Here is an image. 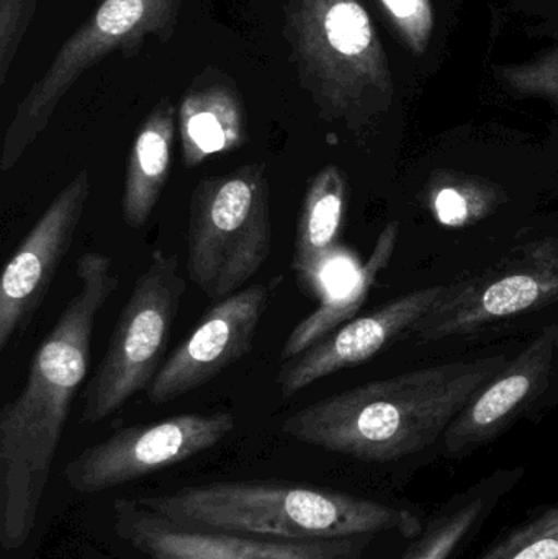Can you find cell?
<instances>
[{"label":"cell","mask_w":558,"mask_h":559,"mask_svg":"<svg viewBox=\"0 0 558 559\" xmlns=\"http://www.w3.org/2000/svg\"><path fill=\"white\" fill-rule=\"evenodd\" d=\"M556 301L558 236H553L518 246L482 274L448 286L413 332L422 341H441Z\"/></svg>","instance_id":"8"},{"label":"cell","mask_w":558,"mask_h":559,"mask_svg":"<svg viewBox=\"0 0 558 559\" xmlns=\"http://www.w3.org/2000/svg\"><path fill=\"white\" fill-rule=\"evenodd\" d=\"M510 364L503 355L452 361L370 381L301 407L282 423L292 439L363 462L415 455Z\"/></svg>","instance_id":"2"},{"label":"cell","mask_w":558,"mask_h":559,"mask_svg":"<svg viewBox=\"0 0 558 559\" xmlns=\"http://www.w3.org/2000/svg\"><path fill=\"white\" fill-rule=\"evenodd\" d=\"M180 146L183 166H202L210 157L231 153L246 143V114L238 92L210 85L190 92L180 104Z\"/></svg>","instance_id":"18"},{"label":"cell","mask_w":558,"mask_h":559,"mask_svg":"<svg viewBox=\"0 0 558 559\" xmlns=\"http://www.w3.org/2000/svg\"><path fill=\"white\" fill-rule=\"evenodd\" d=\"M347 180L340 167L324 166L308 183L295 231L292 269L298 282L320 292L331 262L346 210Z\"/></svg>","instance_id":"15"},{"label":"cell","mask_w":558,"mask_h":559,"mask_svg":"<svg viewBox=\"0 0 558 559\" xmlns=\"http://www.w3.org/2000/svg\"><path fill=\"white\" fill-rule=\"evenodd\" d=\"M446 288L448 286H429L393 299L370 314L347 321L313 347L284 361L277 374L282 396H294L323 378L376 357L387 345L415 331L442 298Z\"/></svg>","instance_id":"14"},{"label":"cell","mask_w":558,"mask_h":559,"mask_svg":"<svg viewBox=\"0 0 558 559\" xmlns=\"http://www.w3.org/2000/svg\"><path fill=\"white\" fill-rule=\"evenodd\" d=\"M282 282L284 277L277 275L219 299L164 361L146 390L147 401L156 406L173 403L241 361L252 350L259 324Z\"/></svg>","instance_id":"11"},{"label":"cell","mask_w":558,"mask_h":559,"mask_svg":"<svg viewBox=\"0 0 558 559\" xmlns=\"http://www.w3.org/2000/svg\"><path fill=\"white\" fill-rule=\"evenodd\" d=\"M187 282L176 255L156 249L134 282L108 341L107 350L84 391L82 423L114 416L147 390L163 367Z\"/></svg>","instance_id":"6"},{"label":"cell","mask_w":558,"mask_h":559,"mask_svg":"<svg viewBox=\"0 0 558 559\" xmlns=\"http://www.w3.org/2000/svg\"><path fill=\"white\" fill-rule=\"evenodd\" d=\"M399 236L400 223L390 222L377 238L366 264L357 269L353 278L337 292L328 293L323 302L295 325L282 348V361L290 360L307 348L313 347L324 335L330 334L341 324H346L363 308L377 278L389 267L395 254Z\"/></svg>","instance_id":"19"},{"label":"cell","mask_w":558,"mask_h":559,"mask_svg":"<svg viewBox=\"0 0 558 559\" xmlns=\"http://www.w3.org/2000/svg\"><path fill=\"white\" fill-rule=\"evenodd\" d=\"M287 36L324 118L360 123L389 104L392 72L359 0H292Z\"/></svg>","instance_id":"4"},{"label":"cell","mask_w":558,"mask_h":559,"mask_svg":"<svg viewBox=\"0 0 558 559\" xmlns=\"http://www.w3.org/2000/svg\"><path fill=\"white\" fill-rule=\"evenodd\" d=\"M78 292L33 354L22 391L0 411V547L15 551L32 537L72 401L91 367L98 312L120 278L102 252L75 267Z\"/></svg>","instance_id":"1"},{"label":"cell","mask_w":558,"mask_h":559,"mask_svg":"<svg viewBox=\"0 0 558 559\" xmlns=\"http://www.w3.org/2000/svg\"><path fill=\"white\" fill-rule=\"evenodd\" d=\"M558 377V324H550L495 377L446 430L449 456L497 439L544 400Z\"/></svg>","instance_id":"13"},{"label":"cell","mask_w":558,"mask_h":559,"mask_svg":"<svg viewBox=\"0 0 558 559\" xmlns=\"http://www.w3.org/2000/svg\"><path fill=\"white\" fill-rule=\"evenodd\" d=\"M428 189L429 206L436 219L452 228L472 225L485 218L503 200V193L491 183L454 173L432 177Z\"/></svg>","instance_id":"20"},{"label":"cell","mask_w":558,"mask_h":559,"mask_svg":"<svg viewBox=\"0 0 558 559\" xmlns=\"http://www.w3.org/2000/svg\"><path fill=\"white\" fill-rule=\"evenodd\" d=\"M35 10V0H0V78L5 81L7 69L15 55L23 32Z\"/></svg>","instance_id":"24"},{"label":"cell","mask_w":558,"mask_h":559,"mask_svg":"<svg viewBox=\"0 0 558 559\" xmlns=\"http://www.w3.org/2000/svg\"><path fill=\"white\" fill-rule=\"evenodd\" d=\"M379 3L406 46L423 55L435 29L431 0H379Z\"/></svg>","instance_id":"22"},{"label":"cell","mask_w":558,"mask_h":559,"mask_svg":"<svg viewBox=\"0 0 558 559\" xmlns=\"http://www.w3.org/2000/svg\"><path fill=\"white\" fill-rule=\"evenodd\" d=\"M477 559H558V499L511 528Z\"/></svg>","instance_id":"21"},{"label":"cell","mask_w":558,"mask_h":559,"mask_svg":"<svg viewBox=\"0 0 558 559\" xmlns=\"http://www.w3.org/2000/svg\"><path fill=\"white\" fill-rule=\"evenodd\" d=\"M523 468H501L452 496L435 512L400 559H451L478 534L523 479Z\"/></svg>","instance_id":"16"},{"label":"cell","mask_w":558,"mask_h":559,"mask_svg":"<svg viewBox=\"0 0 558 559\" xmlns=\"http://www.w3.org/2000/svg\"><path fill=\"white\" fill-rule=\"evenodd\" d=\"M180 0H104L62 46L51 68L19 105L3 138L0 170L12 169L51 120L75 81L111 51H133L147 35L167 36Z\"/></svg>","instance_id":"7"},{"label":"cell","mask_w":558,"mask_h":559,"mask_svg":"<svg viewBox=\"0 0 558 559\" xmlns=\"http://www.w3.org/2000/svg\"><path fill=\"white\" fill-rule=\"evenodd\" d=\"M235 426L233 414L216 411L123 427L78 453L66 465L64 479L81 495L108 491L213 449Z\"/></svg>","instance_id":"9"},{"label":"cell","mask_w":558,"mask_h":559,"mask_svg":"<svg viewBox=\"0 0 558 559\" xmlns=\"http://www.w3.org/2000/svg\"><path fill=\"white\" fill-rule=\"evenodd\" d=\"M176 134V110L169 102H161L141 124L124 173L121 216L128 228L147 225L173 170V146Z\"/></svg>","instance_id":"17"},{"label":"cell","mask_w":558,"mask_h":559,"mask_svg":"<svg viewBox=\"0 0 558 559\" xmlns=\"http://www.w3.org/2000/svg\"><path fill=\"white\" fill-rule=\"evenodd\" d=\"M115 534L150 559H364L376 535L327 540H277L180 525L136 499L111 506Z\"/></svg>","instance_id":"10"},{"label":"cell","mask_w":558,"mask_h":559,"mask_svg":"<svg viewBox=\"0 0 558 559\" xmlns=\"http://www.w3.org/2000/svg\"><path fill=\"white\" fill-rule=\"evenodd\" d=\"M92 180L79 170L13 252L0 277V352L28 325L55 282L84 218Z\"/></svg>","instance_id":"12"},{"label":"cell","mask_w":558,"mask_h":559,"mask_svg":"<svg viewBox=\"0 0 558 559\" xmlns=\"http://www.w3.org/2000/svg\"><path fill=\"white\" fill-rule=\"evenodd\" d=\"M271 186L264 163L203 177L190 193L187 274L213 301L254 277L271 255Z\"/></svg>","instance_id":"5"},{"label":"cell","mask_w":558,"mask_h":559,"mask_svg":"<svg viewBox=\"0 0 558 559\" xmlns=\"http://www.w3.org/2000/svg\"><path fill=\"white\" fill-rule=\"evenodd\" d=\"M500 78L520 94L539 95L558 105V48L536 61L501 68Z\"/></svg>","instance_id":"23"},{"label":"cell","mask_w":558,"mask_h":559,"mask_svg":"<svg viewBox=\"0 0 558 559\" xmlns=\"http://www.w3.org/2000/svg\"><path fill=\"white\" fill-rule=\"evenodd\" d=\"M144 508L180 525L277 540H327L399 532L422 534V519L396 506L290 481H223L141 496Z\"/></svg>","instance_id":"3"}]
</instances>
